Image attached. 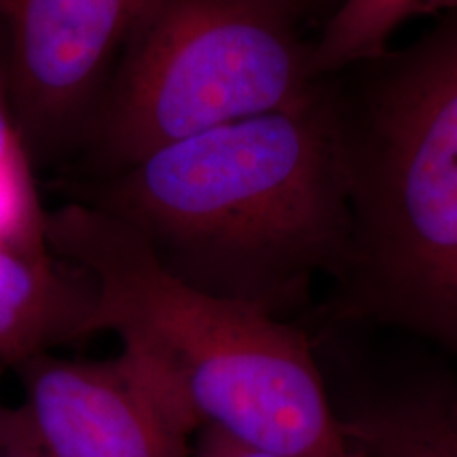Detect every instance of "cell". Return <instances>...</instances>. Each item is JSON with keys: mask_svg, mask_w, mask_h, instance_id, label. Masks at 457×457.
Masks as SVG:
<instances>
[{"mask_svg": "<svg viewBox=\"0 0 457 457\" xmlns=\"http://www.w3.org/2000/svg\"><path fill=\"white\" fill-rule=\"evenodd\" d=\"M0 457H45L15 409L0 407Z\"/></svg>", "mask_w": 457, "mask_h": 457, "instance_id": "4fadbf2b", "label": "cell"}, {"mask_svg": "<svg viewBox=\"0 0 457 457\" xmlns=\"http://www.w3.org/2000/svg\"><path fill=\"white\" fill-rule=\"evenodd\" d=\"M87 273L49 248L0 245V362L11 369L96 333Z\"/></svg>", "mask_w": 457, "mask_h": 457, "instance_id": "52a82bcc", "label": "cell"}, {"mask_svg": "<svg viewBox=\"0 0 457 457\" xmlns=\"http://www.w3.org/2000/svg\"><path fill=\"white\" fill-rule=\"evenodd\" d=\"M94 205L204 293L282 316L345 276L352 212L327 81L299 106L222 125L112 171Z\"/></svg>", "mask_w": 457, "mask_h": 457, "instance_id": "6da1fadb", "label": "cell"}, {"mask_svg": "<svg viewBox=\"0 0 457 457\" xmlns=\"http://www.w3.org/2000/svg\"><path fill=\"white\" fill-rule=\"evenodd\" d=\"M324 81L352 212L343 279L417 322L457 267V13Z\"/></svg>", "mask_w": 457, "mask_h": 457, "instance_id": "3957f363", "label": "cell"}, {"mask_svg": "<svg viewBox=\"0 0 457 457\" xmlns=\"http://www.w3.org/2000/svg\"><path fill=\"white\" fill-rule=\"evenodd\" d=\"M193 457H279L267 451L248 447L216 430H199L193 445Z\"/></svg>", "mask_w": 457, "mask_h": 457, "instance_id": "5bb4252c", "label": "cell"}, {"mask_svg": "<svg viewBox=\"0 0 457 457\" xmlns=\"http://www.w3.org/2000/svg\"><path fill=\"white\" fill-rule=\"evenodd\" d=\"M303 21L279 0H148L87 131L112 171L222 125L303 104Z\"/></svg>", "mask_w": 457, "mask_h": 457, "instance_id": "277c9868", "label": "cell"}, {"mask_svg": "<svg viewBox=\"0 0 457 457\" xmlns=\"http://www.w3.org/2000/svg\"><path fill=\"white\" fill-rule=\"evenodd\" d=\"M279 3L286 4V7L293 11V13L299 17L303 24H305V21L310 20L313 13H316L320 4H322V0H279Z\"/></svg>", "mask_w": 457, "mask_h": 457, "instance_id": "9a60e30c", "label": "cell"}, {"mask_svg": "<svg viewBox=\"0 0 457 457\" xmlns=\"http://www.w3.org/2000/svg\"><path fill=\"white\" fill-rule=\"evenodd\" d=\"M0 245H49L47 214L34 187L32 165L0 163Z\"/></svg>", "mask_w": 457, "mask_h": 457, "instance_id": "30bf717a", "label": "cell"}, {"mask_svg": "<svg viewBox=\"0 0 457 457\" xmlns=\"http://www.w3.org/2000/svg\"><path fill=\"white\" fill-rule=\"evenodd\" d=\"M0 163L32 165L15 114L13 77H11V34L7 15L0 13Z\"/></svg>", "mask_w": 457, "mask_h": 457, "instance_id": "8fae6325", "label": "cell"}, {"mask_svg": "<svg viewBox=\"0 0 457 457\" xmlns=\"http://www.w3.org/2000/svg\"><path fill=\"white\" fill-rule=\"evenodd\" d=\"M148 0H15L9 20L15 114L28 153L89 128Z\"/></svg>", "mask_w": 457, "mask_h": 457, "instance_id": "8992f818", "label": "cell"}, {"mask_svg": "<svg viewBox=\"0 0 457 457\" xmlns=\"http://www.w3.org/2000/svg\"><path fill=\"white\" fill-rule=\"evenodd\" d=\"M47 242L87 273L96 333L148 370L199 430L279 457H353L307 337L279 316L188 286L94 204L47 214Z\"/></svg>", "mask_w": 457, "mask_h": 457, "instance_id": "7a4b0ae2", "label": "cell"}, {"mask_svg": "<svg viewBox=\"0 0 457 457\" xmlns=\"http://www.w3.org/2000/svg\"><path fill=\"white\" fill-rule=\"evenodd\" d=\"M21 424L45 457H193L195 424L128 353L68 360L41 353L15 369Z\"/></svg>", "mask_w": 457, "mask_h": 457, "instance_id": "5b68a950", "label": "cell"}, {"mask_svg": "<svg viewBox=\"0 0 457 457\" xmlns=\"http://www.w3.org/2000/svg\"><path fill=\"white\" fill-rule=\"evenodd\" d=\"M453 13L457 0H339L312 41L313 74L333 77L375 60L411 21Z\"/></svg>", "mask_w": 457, "mask_h": 457, "instance_id": "9c48e42d", "label": "cell"}, {"mask_svg": "<svg viewBox=\"0 0 457 457\" xmlns=\"http://www.w3.org/2000/svg\"><path fill=\"white\" fill-rule=\"evenodd\" d=\"M417 324L457 341V267L417 320Z\"/></svg>", "mask_w": 457, "mask_h": 457, "instance_id": "7c38bea8", "label": "cell"}, {"mask_svg": "<svg viewBox=\"0 0 457 457\" xmlns=\"http://www.w3.org/2000/svg\"><path fill=\"white\" fill-rule=\"evenodd\" d=\"M13 3H15V0H0V13L9 15L11 7H13Z\"/></svg>", "mask_w": 457, "mask_h": 457, "instance_id": "2e32d148", "label": "cell"}, {"mask_svg": "<svg viewBox=\"0 0 457 457\" xmlns=\"http://www.w3.org/2000/svg\"><path fill=\"white\" fill-rule=\"evenodd\" d=\"M353 457H457V387H415L339 415Z\"/></svg>", "mask_w": 457, "mask_h": 457, "instance_id": "ba28073f", "label": "cell"}]
</instances>
